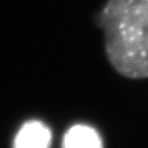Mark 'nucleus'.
I'll use <instances>...</instances> for the list:
<instances>
[{
  "mask_svg": "<svg viewBox=\"0 0 148 148\" xmlns=\"http://www.w3.org/2000/svg\"><path fill=\"white\" fill-rule=\"evenodd\" d=\"M97 26L111 65L127 78H148V0H107Z\"/></svg>",
  "mask_w": 148,
  "mask_h": 148,
  "instance_id": "nucleus-1",
  "label": "nucleus"
},
{
  "mask_svg": "<svg viewBox=\"0 0 148 148\" xmlns=\"http://www.w3.org/2000/svg\"><path fill=\"white\" fill-rule=\"evenodd\" d=\"M50 130L41 121L26 123L18 132L14 140V148H50Z\"/></svg>",
  "mask_w": 148,
  "mask_h": 148,
  "instance_id": "nucleus-2",
  "label": "nucleus"
},
{
  "mask_svg": "<svg viewBox=\"0 0 148 148\" xmlns=\"http://www.w3.org/2000/svg\"><path fill=\"white\" fill-rule=\"evenodd\" d=\"M63 148H103L98 132L86 125H75L65 133Z\"/></svg>",
  "mask_w": 148,
  "mask_h": 148,
  "instance_id": "nucleus-3",
  "label": "nucleus"
}]
</instances>
